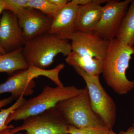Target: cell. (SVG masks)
<instances>
[{
	"label": "cell",
	"mask_w": 134,
	"mask_h": 134,
	"mask_svg": "<svg viewBox=\"0 0 134 134\" xmlns=\"http://www.w3.org/2000/svg\"><path fill=\"white\" fill-rule=\"evenodd\" d=\"M16 16L26 41L49 32L53 19L30 7L25 8Z\"/></svg>",
	"instance_id": "obj_10"
},
{
	"label": "cell",
	"mask_w": 134,
	"mask_h": 134,
	"mask_svg": "<svg viewBox=\"0 0 134 134\" xmlns=\"http://www.w3.org/2000/svg\"><path fill=\"white\" fill-rule=\"evenodd\" d=\"M65 61L68 65L79 67L92 76H99L103 72L104 61L82 56L76 52L72 51Z\"/></svg>",
	"instance_id": "obj_14"
},
{
	"label": "cell",
	"mask_w": 134,
	"mask_h": 134,
	"mask_svg": "<svg viewBox=\"0 0 134 134\" xmlns=\"http://www.w3.org/2000/svg\"><path fill=\"white\" fill-rule=\"evenodd\" d=\"M0 19V44L6 53L23 48L25 44L23 31L16 16L7 10Z\"/></svg>",
	"instance_id": "obj_11"
},
{
	"label": "cell",
	"mask_w": 134,
	"mask_h": 134,
	"mask_svg": "<svg viewBox=\"0 0 134 134\" xmlns=\"http://www.w3.org/2000/svg\"><path fill=\"white\" fill-rule=\"evenodd\" d=\"M78 7L71 1L62 7L53 18L49 33L63 40H70L75 31Z\"/></svg>",
	"instance_id": "obj_12"
},
{
	"label": "cell",
	"mask_w": 134,
	"mask_h": 134,
	"mask_svg": "<svg viewBox=\"0 0 134 134\" xmlns=\"http://www.w3.org/2000/svg\"><path fill=\"white\" fill-rule=\"evenodd\" d=\"M108 1L91 0L90 3L78 6L75 31L93 34L102 15L103 7L101 4Z\"/></svg>",
	"instance_id": "obj_13"
},
{
	"label": "cell",
	"mask_w": 134,
	"mask_h": 134,
	"mask_svg": "<svg viewBox=\"0 0 134 134\" xmlns=\"http://www.w3.org/2000/svg\"><path fill=\"white\" fill-rule=\"evenodd\" d=\"M131 1H108L103 7L101 17L93 34L107 41L115 38Z\"/></svg>",
	"instance_id": "obj_8"
},
{
	"label": "cell",
	"mask_w": 134,
	"mask_h": 134,
	"mask_svg": "<svg viewBox=\"0 0 134 134\" xmlns=\"http://www.w3.org/2000/svg\"><path fill=\"white\" fill-rule=\"evenodd\" d=\"M65 67L64 63H60L52 69L46 70L30 65L27 69L15 72L10 75L6 81L0 84V94L9 92L14 99L31 96L34 93V89L36 86L34 79L40 76L48 77L57 86H63L59 74Z\"/></svg>",
	"instance_id": "obj_4"
},
{
	"label": "cell",
	"mask_w": 134,
	"mask_h": 134,
	"mask_svg": "<svg viewBox=\"0 0 134 134\" xmlns=\"http://www.w3.org/2000/svg\"><path fill=\"white\" fill-rule=\"evenodd\" d=\"M115 38L125 44L134 46V0L132 1L116 35Z\"/></svg>",
	"instance_id": "obj_16"
},
{
	"label": "cell",
	"mask_w": 134,
	"mask_h": 134,
	"mask_svg": "<svg viewBox=\"0 0 134 134\" xmlns=\"http://www.w3.org/2000/svg\"><path fill=\"white\" fill-rule=\"evenodd\" d=\"M10 128H8L3 130L2 131L0 132V134H21L19 133H14L10 131Z\"/></svg>",
	"instance_id": "obj_23"
},
{
	"label": "cell",
	"mask_w": 134,
	"mask_h": 134,
	"mask_svg": "<svg viewBox=\"0 0 134 134\" xmlns=\"http://www.w3.org/2000/svg\"><path fill=\"white\" fill-rule=\"evenodd\" d=\"M119 134H134V127H129L126 131H122L120 132Z\"/></svg>",
	"instance_id": "obj_22"
},
{
	"label": "cell",
	"mask_w": 134,
	"mask_h": 134,
	"mask_svg": "<svg viewBox=\"0 0 134 134\" xmlns=\"http://www.w3.org/2000/svg\"><path fill=\"white\" fill-rule=\"evenodd\" d=\"M23 48L5 54L0 53V73L10 75L17 71L29 68L23 55Z\"/></svg>",
	"instance_id": "obj_15"
},
{
	"label": "cell",
	"mask_w": 134,
	"mask_h": 134,
	"mask_svg": "<svg viewBox=\"0 0 134 134\" xmlns=\"http://www.w3.org/2000/svg\"><path fill=\"white\" fill-rule=\"evenodd\" d=\"M133 47H134V46H133Z\"/></svg>",
	"instance_id": "obj_28"
},
{
	"label": "cell",
	"mask_w": 134,
	"mask_h": 134,
	"mask_svg": "<svg viewBox=\"0 0 134 134\" xmlns=\"http://www.w3.org/2000/svg\"><path fill=\"white\" fill-rule=\"evenodd\" d=\"M5 10V5L4 0H0V15Z\"/></svg>",
	"instance_id": "obj_24"
},
{
	"label": "cell",
	"mask_w": 134,
	"mask_h": 134,
	"mask_svg": "<svg viewBox=\"0 0 134 134\" xmlns=\"http://www.w3.org/2000/svg\"><path fill=\"white\" fill-rule=\"evenodd\" d=\"M132 126H133L134 127V123H133V125H132Z\"/></svg>",
	"instance_id": "obj_27"
},
{
	"label": "cell",
	"mask_w": 134,
	"mask_h": 134,
	"mask_svg": "<svg viewBox=\"0 0 134 134\" xmlns=\"http://www.w3.org/2000/svg\"><path fill=\"white\" fill-rule=\"evenodd\" d=\"M73 68L86 84L93 111L102 120L107 129L112 130L116 121L117 107L114 100L100 84L99 76L90 75L79 67Z\"/></svg>",
	"instance_id": "obj_6"
},
{
	"label": "cell",
	"mask_w": 134,
	"mask_h": 134,
	"mask_svg": "<svg viewBox=\"0 0 134 134\" xmlns=\"http://www.w3.org/2000/svg\"><path fill=\"white\" fill-rule=\"evenodd\" d=\"M14 100V99L11 96L7 98L1 99L0 100V109L3 107L10 104Z\"/></svg>",
	"instance_id": "obj_21"
},
{
	"label": "cell",
	"mask_w": 134,
	"mask_h": 134,
	"mask_svg": "<svg viewBox=\"0 0 134 134\" xmlns=\"http://www.w3.org/2000/svg\"><path fill=\"white\" fill-rule=\"evenodd\" d=\"M23 121L21 126L10 131L14 133L25 131L26 134H69V125L54 107Z\"/></svg>",
	"instance_id": "obj_7"
},
{
	"label": "cell",
	"mask_w": 134,
	"mask_h": 134,
	"mask_svg": "<svg viewBox=\"0 0 134 134\" xmlns=\"http://www.w3.org/2000/svg\"><path fill=\"white\" fill-rule=\"evenodd\" d=\"M26 100L24 97L20 98L8 108L1 110L0 111V132L7 129H13L14 127L13 125L7 126L6 125V121L9 115L21 105Z\"/></svg>",
	"instance_id": "obj_18"
},
{
	"label": "cell",
	"mask_w": 134,
	"mask_h": 134,
	"mask_svg": "<svg viewBox=\"0 0 134 134\" xmlns=\"http://www.w3.org/2000/svg\"><path fill=\"white\" fill-rule=\"evenodd\" d=\"M70 43L47 32L25 42L23 54L29 66L46 69L52 64L55 56H67L72 52Z\"/></svg>",
	"instance_id": "obj_2"
},
{
	"label": "cell",
	"mask_w": 134,
	"mask_h": 134,
	"mask_svg": "<svg viewBox=\"0 0 134 134\" xmlns=\"http://www.w3.org/2000/svg\"><path fill=\"white\" fill-rule=\"evenodd\" d=\"M28 1L29 0H4L5 10H9L16 16L26 8Z\"/></svg>",
	"instance_id": "obj_20"
},
{
	"label": "cell",
	"mask_w": 134,
	"mask_h": 134,
	"mask_svg": "<svg viewBox=\"0 0 134 134\" xmlns=\"http://www.w3.org/2000/svg\"><path fill=\"white\" fill-rule=\"evenodd\" d=\"M71 49L82 56L104 61L108 52L110 41L93 34L75 31L70 39Z\"/></svg>",
	"instance_id": "obj_9"
},
{
	"label": "cell",
	"mask_w": 134,
	"mask_h": 134,
	"mask_svg": "<svg viewBox=\"0 0 134 134\" xmlns=\"http://www.w3.org/2000/svg\"><path fill=\"white\" fill-rule=\"evenodd\" d=\"M133 54V47L115 38L110 41L102 74L107 84L118 95H126L134 88V81L129 80L126 75Z\"/></svg>",
	"instance_id": "obj_1"
},
{
	"label": "cell",
	"mask_w": 134,
	"mask_h": 134,
	"mask_svg": "<svg viewBox=\"0 0 134 134\" xmlns=\"http://www.w3.org/2000/svg\"><path fill=\"white\" fill-rule=\"evenodd\" d=\"M26 7L38 10L49 17L53 18L62 7L55 5L51 0H29Z\"/></svg>",
	"instance_id": "obj_17"
},
{
	"label": "cell",
	"mask_w": 134,
	"mask_h": 134,
	"mask_svg": "<svg viewBox=\"0 0 134 134\" xmlns=\"http://www.w3.org/2000/svg\"><path fill=\"white\" fill-rule=\"evenodd\" d=\"M108 134H118L116 133L115 132H114L113 131V130H109V132H108Z\"/></svg>",
	"instance_id": "obj_26"
},
{
	"label": "cell",
	"mask_w": 134,
	"mask_h": 134,
	"mask_svg": "<svg viewBox=\"0 0 134 134\" xmlns=\"http://www.w3.org/2000/svg\"><path fill=\"white\" fill-rule=\"evenodd\" d=\"M0 53L2 54H5L6 53V52L2 48V47L1 46V44H0Z\"/></svg>",
	"instance_id": "obj_25"
},
{
	"label": "cell",
	"mask_w": 134,
	"mask_h": 134,
	"mask_svg": "<svg viewBox=\"0 0 134 134\" xmlns=\"http://www.w3.org/2000/svg\"><path fill=\"white\" fill-rule=\"evenodd\" d=\"M109 130L106 128H77L69 125L68 127L69 134H108Z\"/></svg>",
	"instance_id": "obj_19"
},
{
	"label": "cell",
	"mask_w": 134,
	"mask_h": 134,
	"mask_svg": "<svg viewBox=\"0 0 134 134\" xmlns=\"http://www.w3.org/2000/svg\"><path fill=\"white\" fill-rule=\"evenodd\" d=\"M54 108L68 125L77 128H106L92 108L86 87L81 94L60 101Z\"/></svg>",
	"instance_id": "obj_5"
},
{
	"label": "cell",
	"mask_w": 134,
	"mask_h": 134,
	"mask_svg": "<svg viewBox=\"0 0 134 134\" xmlns=\"http://www.w3.org/2000/svg\"><path fill=\"white\" fill-rule=\"evenodd\" d=\"M84 88H78L74 86H46L37 96L25 100L14 112L9 115L6 125L13 121L23 120L27 117L37 115L54 108L59 102L81 94Z\"/></svg>",
	"instance_id": "obj_3"
}]
</instances>
